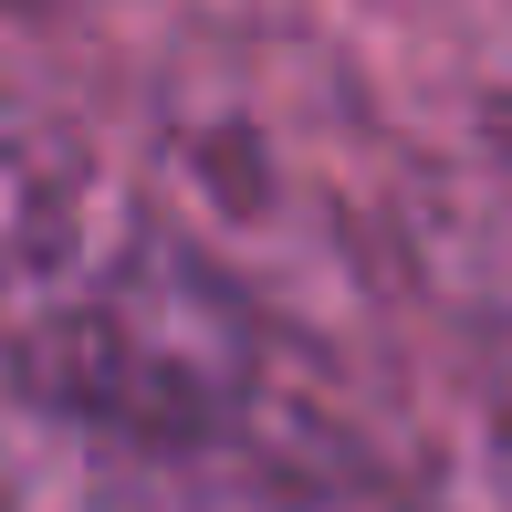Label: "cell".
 <instances>
[{
	"instance_id": "obj_1",
	"label": "cell",
	"mask_w": 512,
	"mask_h": 512,
	"mask_svg": "<svg viewBox=\"0 0 512 512\" xmlns=\"http://www.w3.org/2000/svg\"><path fill=\"white\" fill-rule=\"evenodd\" d=\"M0 398L84 439H178L314 387H293V345L178 241L147 178L0 105Z\"/></svg>"
},
{
	"instance_id": "obj_2",
	"label": "cell",
	"mask_w": 512,
	"mask_h": 512,
	"mask_svg": "<svg viewBox=\"0 0 512 512\" xmlns=\"http://www.w3.org/2000/svg\"><path fill=\"white\" fill-rule=\"evenodd\" d=\"M147 199L283 345H356L377 366L408 345L387 335L408 314L398 147L377 168L356 105L324 74L272 53H209L168 74Z\"/></svg>"
},
{
	"instance_id": "obj_3",
	"label": "cell",
	"mask_w": 512,
	"mask_h": 512,
	"mask_svg": "<svg viewBox=\"0 0 512 512\" xmlns=\"http://www.w3.org/2000/svg\"><path fill=\"white\" fill-rule=\"evenodd\" d=\"M74 450L105 512H398L356 418H335L324 398H293L272 418H241V429H178V439L74 429Z\"/></svg>"
},
{
	"instance_id": "obj_4",
	"label": "cell",
	"mask_w": 512,
	"mask_h": 512,
	"mask_svg": "<svg viewBox=\"0 0 512 512\" xmlns=\"http://www.w3.org/2000/svg\"><path fill=\"white\" fill-rule=\"evenodd\" d=\"M0 512H105L95 481H84L74 429H53L21 398H0Z\"/></svg>"
}]
</instances>
